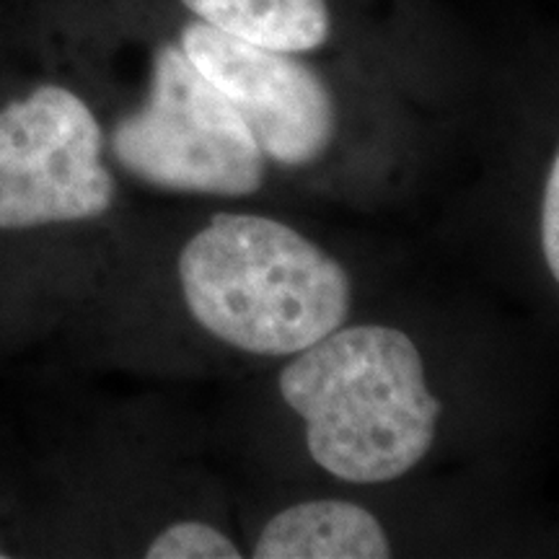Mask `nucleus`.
<instances>
[{"instance_id": "f257e3e1", "label": "nucleus", "mask_w": 559, "mask_h": 559, "mask_svg": "<svg viewBox=\"0 0 559 559\" xmlns=\"http://www.w3.org/2000/svg\"><path fill=\"white\" fill-rule=\"evenodd\" d=\"M277 391L304 423L313 464L345 485L407 477L428 459L443 417L417 342L379 321H345L290 355Z\"/></svg>"}, {"instance_id": "423d86ee", "label": "nucleus", "mask_w": 559, "mask_h": 559, "mask_svg": "<svg viewBox=\"0 0 559 559\" xmlns=\"http://www.w3.org/2000/svg\"><path fill=\"white\" fill-rule=\"evenodd\" d=\"M389 531L366 506L342 498L300 500L264 523L254 559H386Z\"/></svg>"}, {"instance_id": "39448f33", "label": "nucleus", "mask_w": 559, "mask_h": 559, "mask_svg": "<svg viewBox=\"0 0 559 559\" xmlns=\"http://www.w3.org/2000/svg\"><path fill=\"white\" fill-rule=\"evenodd\" d=\"M177 41L239 111L267 164L309 169L332 151L340 132L337 99L309 62L230 37L192 16L179 26Z\"/></svg>"}, {"instance_id": "1a4fd4ad", "label": "nucleus", "mask_w": 559, "mask_h": 559, "mask_svg": "<svg viewBox=\"0 0 559 559\" xmlns=\"http://www.w3.org/2000/svg\"><path fill=\"white\" fill-rule=\"evenodd\" d=\"M542 251L544 262L559 285V151L549 166L542 198Z\"/></svg>"}, {"instance_id": "f03ea898", "label": "nucleus", "mask_w": 559, "mask_h": 559, "mask_svg": "<svg viewBox=\"0 0 559 559\" xmlns=\"http://www.w3.org/2000/svg\"><path fill=\"white\" fill-rule=\"evenodd\" d=\"M177 285L192 324L249 358L288 360L349 319L345 264L290 223L215 213L177 254Z\"/></svg>"}, {"instance_id": "6e6552de", "label": "nucleus", "mask_w": 559, "mask_h": 559, "mask_svg": "<svg viewBox=\"0 0 559 559\" xmlns=\"http://www.w3.org/2000/svg\"><path fill=\"white\" fill-rule=\"evenodd\" d=\"M148 559H241L234 536L202 519H177L160 526L145 544Z\"/></svg>"}, {"instance_id": "7ed1b4c3", "label": "nucleus", "mask_w": 559, "mask_h": 559, "mask_svg": "<svg viewBox=\"0 0 559 559\" xmlns=\"http://www.w3.org/2000/svg\"><path fill=\"white\" fill-rule=\"evenodd\" d=\"M104 132L111 169L148 190L243 200L267 179L270 164L247 122L177 39L153 47L143 96Z\"/></svg>"}, {"instance_id": "0eeeda50", "label": "nucleus", "mask_w": 559, "mask_h": 559, "mask_svg": "<svg viewBox=\"0 0 559 559\" xmlns=\"http://www.w3.org/2000/svg\"><path fill=\"white\" fill-rule=\"evenodd\" d=\"M192 19L251 45L304 55L326 45L332 13L326 0H179Z\"/></svg>"}, {"instance_id": "20e7f679", "label": "nucleus", "mask_w": 559, "mask_h": 559, "mask_svg": "<svg viewBox=\"0 0 559 559\" xmlns=\"http://www.w3.org/2000/svg\"><path fill=\"white\" fill-rule=\"evenodd\" d=\"M117 198L104 122L79 88L41 79L0 99V236L91 226Z\"/></svg>"}]
</instances>
